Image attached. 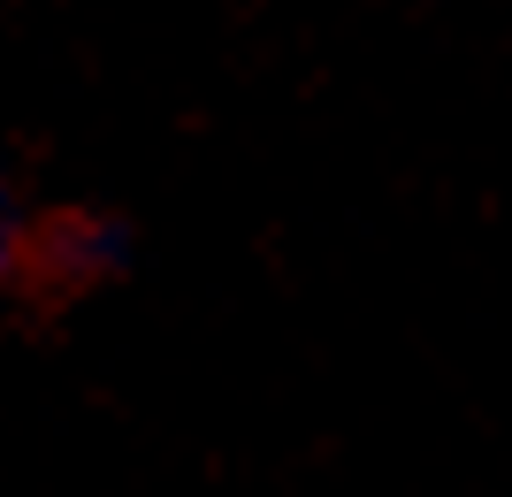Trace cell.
<instances>
[{
	"label": "cell",
	"mask_w": 512,
	"mask_h": 497,
	"mask_svg": "<svg viewBox=\"0 0 512 497\" xmlns=\"http://www.w3.org/2000/svg\"><path fill=\"white\" fill-rule=\"evenodd\" d=\"M16 268V215H8V199H0V283Z\"/></svg>",
	"instance_id": "1"
}]
</instances>
